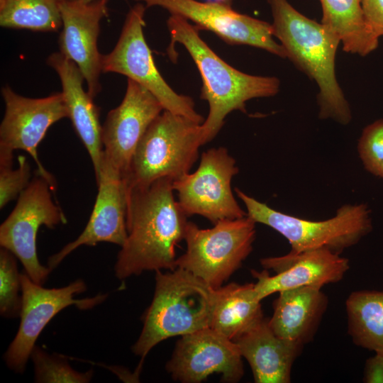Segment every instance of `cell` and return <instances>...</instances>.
<instances>
[{"mask_svg": "<svg viewBox=\"0 0 383 383\" xmlns=\"http://www.w3.org/2000/svg\"><path fill=\"white\" fill-rule=\"evenodd\" d=\"M260 264L264 270H252L260 301L286 289L306 286L322 288L336 283L350 268L348 259L327 249L290 251L282 256L262 258Z\"/></svg>", "mask_w": 383, "mask_h": 383, "instance_id": "cell-16", "label": "cell"}, {"mask_svg": "<svg viewBox=\"0 0 383 383\" xmlns=\"http://www.w3.org/2000/svg\"><path fill=\"white\" fill-rule=\"evenodd\" d=\"M4 0H0V4H1L4 2Z\"/></svg>", "mask_w": 383, "mask_h": 383, "instance_id": "cell-35", "label": "cell"}, {"mask_svg": "<svg viewBox=\"0 0 383 383\" xmlns=\"http://www.w3.org/2000/svg\"><path fill=\"white\" fill-rule=\"evenodd\" d=\"M376 176H379V177L383 178V162L379 167V168H378V170L377 171V173H376Z\"/></svg>", "mask_w": 383, "mask_h": 383, "instance_id": "cell-32", "label": "cell"}, {"mask_svg": "<svg viewBox=\"0 0 383 383\" xmlns=\"http://www.w3.org/2000/svg\"><path fill=\"white\" fill-rule=\"evenodd\" d=\"M73 1H82V2H90L93 0H73Z\"/></svg>", "mask_w": 383, "mask_h": 383, "instance_id": "cell-34", "label": "cell"}, {"mask_svg": "<svg viewBox=\"0 0 383 383\" xmlns=\"http://www.w3.org/2000/svg\"><path fill=\"white\" fill-rule=\"evenodd\" d=\"M348 333L353 343L383 352V291L359 290L345 301Z\"/></svg>", "mask_w": 383, "mask_h": 383, "instance_id": "cell-24", "label": "cell"}, {"mask_svg": "<svg viewBox=\"0 0 383 383\" xmlns=\"http://www.w3.org/2000/svg\"><path fill=\"white\" fill-rule=\"evenodd\" d=\"M96 182L98 193L87 224L74 240L48 257V267L51 270L82 245L94 246L106 242L122 246L124 243L127 237L128 196L125 180L120 172L102 158Z\"/></svg>", "mask_w": 383, "mask_h": 383, "instance_id": "cell-18", "label": "cell"}, {"mask_svg": "<svg viewBox=\"0 0 383 383\" xmlns=\"http://www.w3.org/2000/svg\"><path fill=\"white\" fill-rule=\"evenodd\" d=\"M146 9L138 2L129 10L115 47L109 53L101 54L102 72L126 76L152 93L164 110L202 123L204 119L195 110L193 99L175 92L154 62L143 34Z\"/></svg>", "mask_w": 383, "mask_h": 383, "instance_id": "cell-8", "label": "cell"}, {"mask_svg": "<svg viewBox=\"0 0 383 383\" xmlns=\"http://www.w3.org/2000/svg\"><path fill=\"white\" fill-rule=\"evenodd\" d=\"M22 304L17 333L6 351L4 359L16 373H23L28 360L42 331L54 316L64 309L74 305L89 309L103 302L107 294L75 299L86 291L84 282L78 279L60 288L48 289L33 282L24 272L21 273Z\"/></svg>", "mask_w": 383, "mask_h": 383, "instance_id": "cell-12", "label": "cell"}, {"mask_svg": "<svg viewBox=\"0 0 383 383\" xmlns=\"http://www.w3.org/2000/svg\"><path fill=\"white\" fill-rule=\"evenodd\" d=\"M55 192L48 179L36 173L0 226L1 248L11 251L21 261L30 279L41 285L52 270L42 265L38 260V230L43 226L54 228L67 223L65 213L52 199Z\"/></svg>", "mask_w": 383, "mask_h": 383, "instance_id": "cell-9", "label": "cell"}, {"mask_svg": "<svg viewBox=\"0 0 383 383\" xmlns=\"http://www.w3.org/2000/svg\"><path fill=\"white\" fill-rule=\"evenodd\" d=\"M65 0H4L0 26L35 32H56L62 26L60 7Z\"/></svg>", "mask_w": 383, "mask_h": 383, "instance_id": "cell-25", "label": "cell"}, {"mask_svg": "<svg viewBox=\"0 0 383 383\" xmlns=\"http://www.w3.org/2000/svg\"><path fill=\"white\" fill-rule=\"evenodd\" d=\"M255 283H231L214 289L209 327L234 340L263 318Z\"/></svg>", "mask_w": 383, "mask_h": 383, "instance_id": "cell-22", "label": "cell"}, {"mask_svg": "<svg viewBox=\"0 0 383 383\" xmlns=\"http://www.w3.org/2000/svg\"><path fill=\"white\" fill-rule=\"evenodd\" d=\"M256 223L246 216L221 220L203 229L189 221L185 252L177 258V267L200 278L213 289L223 285L252 250Z\"/></svg>", "mask_w": 383, "mask_h": 383, "instance_id": "cell-7", "label": "cell"}, {"mask_svg": "<svg viewBox=\"0 0 383 383\" xmlns=\"http://www.w3.org/2000/svg\"><path fill=\"white\" fill-rule=\"evenodd\" d=\"M148 9L160 6L171 15L182 16L195 23L198 30L214 33L226 43L247 45L287 58L280 43L274 39L272 24L238 13L221 2L197 0H133Z\"/></svg>", "mask_w": 383, "mask_h": 383, "instance_id": "cell-13", "label": "cell"}, {"mask_svg": "<svg viewBox=\"0 0 383 383\" xmlns=\"http://www.w3.org/2000/svg\"><path fill=\"white\" fill-rule=\"evenodd\" d=\"M270 6L272 33L287 58L313 80L318 87L319 117L348 124L351 110L335 74L339 38L321 23L294 8L287 0H267Z\"/></svg>", "mask_w": 383, "mask_h": 383, "instance_id": "cell-3", "label": "cell"}, {"mask_svg": "<svg viewBox=\"0 0 383 383\" xmlns=\"http://www.w3.org/2000/svg\"><path fill=\"white\" fill-rule=\"evenodd\" d=\"M34 365L35 382L43 383H87L94 371L85 372L74 370L67 360L60 355H50L35 345L30 357Z\"/></svg>", "mask_w": 383, "mask_h": 383, "instance_id": "cell-26", "label": "cell"}, {"mask_svg": "<svg viewBox=\"0 0 383 383\" xmlns=\"http://www.w3.org/2000/svg\"><path fill=\"white\" fill-rule=\"evenodd\" d=\"M16 257L6 248L0 250V313L4 318L20 316L22 304L21 273Z\"/></svg>", "mask_w": 383, "mask_h": 383, "instance_id": "cell-27", "label": "cell"}, {"mask_svg": "<svg viewBox=\"0 0 383 383\" xmlns=\"http://www.w3.org/2000/svg\"><path fill=\"white\" fill-rule=\"evenodd\" d=\"M213 1L221 2L229 6H231L232 1H233V0H213Z\"/></svg>", "mask_w": 383, "mask_h": 383, "instance_id": "cell-33", "label": "cell"}, {"mask_svg": "<svg viewBox=\"0 0 383 383\" xmlns=\"http://www.w3.org/2000/svg\"><path fill=\"white\" fill-rule=\"evenodd\" d=\"M47 62L60 79L68 118L90 157L96 180L103 158L100 109L83 88L84 76L73 61L56 52L48 57Z\"/></svg>", "mask_w": 383, "mask_h": 383, "instance_id": "cell-19", "label": "cell"}, {"mask_svg": "<svg viewBox=\"0 0 383 383\" xmlns=\"http://www.w3.org/2000/svg\"><path fill=\"white\" fill-rule=\"evenodd\" d=\"M5 113L0 125V164H13V151L28 152L37 165L36 173L56 189V181L40 162L38 147L50 127L68 118L62 92L43 98H28L15 92L9 85L1 89Z\"/></svg>", "mask_w": 383, "mask_h": 383, "instance_id": "cell-10", "label": "cell"}, {"mask_svg": "<svg viewBox=\"0 0 383 383\" xmlns=\"http://www.w3.org/2000/svg\"><path fill=\"white\" fill-rule=\"evenodd\" d=\"M363 379L366 383H383V352H375L367 360Z\"/></svg>", "mask_w": 383, "mask_h": 383, "instance_id": "cell-31", "label": "cell"}, {"mask_svg": "<svg viewBox=\"0 0 383 383\" xmlns=\"http://www.w3.org/2000/svg\"><path fill=\"white\" fill-rule=\"evenodd\" d=\"M163 111L152 93L128 79L122 101L108 113L101 130L103 159L123 179L138 143Z\"/></svg>", "mask_w": 383, "mask_h": 383, "instance_id": "cell-15", "label": "cell"}, {"mask_svg": "<svg viewBox=\"0 0 383 383\" xmlns=\"http://www.w3.org/2000/svg\"><path fill=\"white\" fill-rule=\"evenodd\" d=\"M256 383H289L292 365L304 345L277 335L264 318L234 340Z\"/></svg>", "mask_w": 383, "mask_h": 383, "instance_id": "cell-20", "label": "cell"}, {"mask_svg": "<svg viewBox=\"0 0 383 383\" xmlns=\"http://www.w3.org/2000/svg\"><path fill=\"white\" fill-rule=\"evenodd\" d=\"M167 23L171 35L169 55L174 58L173 47L176 43L183 45L202 79L201 99L209 106L207 118L201 123L203 145L216 136L230 113L235 110L245 113L248 101L278 93V78L251 75L233 68L209 48L199 36V30L186 18L170 15Z\"/></svg>", "mask_w": 383, "mask_h": 383, "instance_id": "cell-2", "label": "cell"}, {"mask_svg": "<svg viewBox=\"0 0 383 383\" xmlns=\"http://www.w3.org/2000/svg\"><path fill=\"white\" fill-rule=\"evenodd\" d=\"M234 190L243 202L247 216L256 223L279 233L289 241L294 252L327 249L340 254L372 229L370 211L365 204H346L329 219L311 221L276 211L238 188Z\"/></svg>", "mask_w": 383, "mask_h": 383, "instance_id": "cell-6", "label": "cell"}, {"mask_svg": "<svg viewBox=\"0 0 383 383\" xmlns=\"http://www.w3.org/2000/svg\"><path fill=\"white\" fill-rule=\"evenodd\" d=\"M239 172L224 147L212 148L201 156L197 170L173 181L177 201L187 216H201L213 224L247 216L238 204L231 181Z\"/></svg>", "mask_w": 383, "mask_h": 383, "instance_id": "cell-11", "label": "cell"}, {"mask_svg": "<svg viewBox=\"0 0 383 383\" xmlns=\"http://www.w3.org/2000/svg\"><path fill=\"white\" fill-rule=\"evenodd\" d=\"M31 169L27 158L18 157V167L0 164V209L19 196L31 181Z\"/></svg>", "mask_w": 383, "mask_h": 383, "instance_id": "cell-28", "label": "cell"}, {"mask_svg": "<svg viewBox=\"0 0 383 383\" xmlns=\"http://www.w3.org/2000/svg\"><path fill=\"white\" fill-rule=\"evenodd\" d=\"M328 304L327 296L318 287L279 292L269 324L279 337L304 345L315 335Z\"/></svg>", "mask_w": 383, "mask_h": 383, "instance_id": "cell-21", "label": "cell"}, {"mask_svg": "<svg viewBox=\"0 0 383 383\" xmlns=\"http://www.w3.org/2000/svg\"><path fill=\"white\" fill-rule=\"evenodd\" d=\"M108 3L109 0H65L60 7L62 26L59 52L79 67L94 99L101 91V54L97 40L101 21L109 14Z\"/></svg>", "mask_w": 383, "mask_h": 383, "instance_id": "cell-17", "label": "cell"}, {"mask_svg": "<svg viewBox=\"0 0 383 383\" xmlns=\"http://www.w3.org/2000/svg\"><path fill=\"white\" fill-rule=\"evenodd\" d=\"M214 289L192 273L177 267L155 271L154 296L143 316L141 333L132 352L141 357L159 343L209 327Z\"/></svg>", "mask_w": 383, "mask_h": 383, "instance_id": "cell-4", "label": "cell"}, {"mask_svg": "<svg viewBox=\"0 0 383 383\" xmlns=\"http://www.w3.org/2000/svg\"><path fill=\"white\" fill-rule=\"evenodd\" d=\"M321 23L340 40L343 51L365 56L376 50L379 37L368 24L362 0H320Z\"/></svg>", "mask_w": 383, "mask_h": 383, "instance_id": "cell-23", "label": "cell"}, {"mask_svg": "<svg viewBox=\"0 0 383 383\" xmlns=\"http://www.w3.org/2000/svg\"><path fill=\"white\" fill-rule=\"evenodd\" d=\"M366 20L374 33L383 36V0H362Z\"/></svg>", "mask_w": 383, "mask_h": 383, "instance_id": "cell-30", "label": "cell"}, {"mask_svg": "<svg viewBox=\"0 0 383 383\" xmlns=\"http://www.w3.org/2000/svg\"><path fill=\"white\" fill-rule=\"evenodd\" d=\"M242 358L234 340L207 327L181 336L165 368L183 383H199L214 373L235 383L244 374Z\"/></svg>", "mask_w": 383, "mask_h": 383, "instance_id": "cell-14", "label": "cell"}, {"mask_svg": "<svg viewBox=\"0 0 383 383\" xmlns=\"http://www.w3.org/2000/svg\"><path fill=\"white\" fill-rule=\"evenodd\" d=\"M201 145V123L164 110L136 147L124 177L127 189L189 173Z\"/></svg>", "mask_w": 383, "mask_h": 383, "instance_id": "cell-5", "label": "cell"}, {"mask_svg": "<svg viewBox=\"0 0 383 383\" xmlns=\"http://www.w3.org/2000/svg\"><path fill=\"white\" fill-rule=\"evenodd\" d=\"M357 150L365 168L376 175L383 162V119L364 128L358 141Z\"/></svg>", "mask_w": 383, "mask_h": 383, "instance_id": "cell-29", "label": "cell"}, {"mask_svg": "<svg viewBox=\"0 0 383 383\" xmlns=\"http://www.w3.org/2000/svg\"><path fill=\"white\" fill-rule=\"evenodd\" d=\"M173 181L162 178L128 190L127 237L114 266L118 279L177 268L175 248L184 240L189 221L174 198Z\"/></svg>", "mask_w": 383, "mask_h": 383, "instance_id": "cell-1", "label": "cell"}]
</instances>
